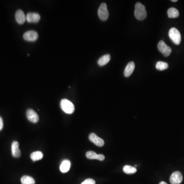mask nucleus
I'll return each instance as SVG.
<instances>
[{"label":"nucleus","instance_id":"1","mask_svg":"<svg viewBox=\"0 0 184 184\" xmlns=\"http://www.w3.org/2000/svg\"><path fill=\"white\" fill-rule=\"evenodd\" d=\"M134 16L138 20H144L147 17V12L145 7L140 2L136 3L134 10Z\"/></svg>","mask_w":184,"mask_h":184},{"label":"nucleus","instance_id":"2","mask_svg":"<svg viewBox=\"0 0 184 184\" xmlns=\"http://www.w3.org/2000/svg\"><path fill=\"white\" fill-rule=\"evenodd\" d=\"M60 107L64 113L68 114H71L74 113L75 107L72 102L66 99H63L60 101Z\"/></svg>","mask_w":184,"mask_h":184},{"label":"nucleus","instance_id":"3","mask_svg":"<svg viewBox=\"0 0 184 184\" xmlns=\"http://www.w3.org/2000/svg\"><path fill=\"white\" fill-rule=\"evenodd\" d=\"M169 36L174 44L178 45L181 41V35L180 32L176 28H171L169 31Z\"/></svg>","mask_w":184,"mask_h":184},{"label":"nucleus","instance_id":"4","mask_svg":"<svg viewBox=\"0 0 184 184\" xmlns=\"http://www.w3.org/2000/svg\"><path fill=\"white\" fill-rule=\"evenodd\" d=\"M99 17L101 20H107L109 17V11L107 10V5L106 3H103L100 5V7L98 10Z\"/></svg>","mask_w":184,"mask_h":184},{"label":"nucleus","instance_id":"5","mask_svg":"<svg viewBox=\"0 0 184 184\" xmlns=\"http://www.w3.org/2000/svg\"><path fill=\"white\" fill-rule=\"evenodd\" d=\"M158 48L159 51L164 56H168L171 54L172 50L171 48L166 44L165 43L163 40L159 41L158 45Z\"/></svg>","mask_w":184,"mask_h":184},{"label":"nucleus","instance_id":"6","mask_svg":"<svg viewBox=\"0 0 184 184\" xmlns=\"http://www.w3.org/2000/svg\"><path fill=\"white\" fill-rule=\"evenodd\" d=\"M183 175L180 171H175L171 174L170 182L171 184H180L183 181Z\"/></svg>","mask_w":184,"mask_h":184},{"label":"nucleus","instance_id":"7","mask_svg":"<svg viewBox=\"0 0 184 184\" xmlns=\"http://www.w3.org/2000/svg\"><path fill=\"white\" fill-rule=\"evenodd\" d=\"M39 35L37 32L34 30H30L25 32L23 35L25 40L29 41H34L37 40Z\"/></svg>","mask_w":184,"mask_h":184},{"label":"nucleus","instance_id":"8","mask_svg":"<svg viewBox=\"0 0 184 184\" xmlns=\"http://www.w3.org/2000/svg\"><path fill=\"white\" fill-rule=\"evenodd\" d=\"M26 115L29 121H30V122L35 123L39 121V115L32 109H28L26 111Z\"/></svg>","mask_w":184,"mask_h":184},{"label":"nucleus","instance_id":"9","mask_svg":"<svg viewBox=\"0 0 184 184\" xmlns=\"http://www.w3.org/2000/svg\"><path fill=\"white\" fill-rule=\"evenodd\" d=\"M89 138V140L97 146L102 147L104 145V140H103L102 139L98 137L94 133L90 134Z\"/></svg>","mask_w":184,"mask_h":184},{"label":"nucleus","instance_id":"10","mask_svg":"<svg viewBox=\"0 0 184 184\" xmlns=\"http://www.w3.org/2000/svg\"><path fill=\"white\" fill-rule=\"evenodd\" d=\"M26 21L29 23H37L40 21V17L36 12H29L26 15Z\"/></svg>","mask_w":184,"mask_h":184},{"label":"nucleus","instance_id":"11","mask_svg":"<svg viewBox=\"0 0 184 184\" xmlns=\"http://www.w3.org/2000/svg\"><path fill=\"white\" fill-rule=\"evenodd\" d=\"M12 154L14 158H19L21 156V152L19 149V143L14 141L12 144Z\"/></svg>","mask_w":184,"mask_h":184},{"label":"nucleus","instance_id":"12","mask_svg":"<svg viewBox=\"0 0 184 184\" xmlns=\"http://www.w3.org/2000/svg\"><path fill=\"white\" fill-rule=\"evenodd\" d=\"M15 17L16 21L19 24H23L26 20V16L25 15L24 12L21 9H19L16 12Z\"/></svg>","mask_w":184,"mask_h":184},{"label":"nucleus","instance_id":"13","mask_svg":"<svg viewBox=\"0 0 184 184\" xmlns=\"http://www.w3.org/2000/svg\"><path fill=\"white\" fill-rule=\"evenodd\" d=\"M135 68V64L133 61H131L127 64L124 70V74L126 77H130L132 74Z\"/></svg>","mask_w":184,"mask_h":184},{"label":"nucleus","instance_id":"14","mask_svg":"<svg viewBox=\"0 0 184 184\" xmlns=\"http://www.w3.org/2000/svg\"><path fill=\"white\" fill-rule=\"evenodd\" d=\"M70 166L71 163L70 161L67 160H64L60 165V171L63 173L67 172L68 171L70 170Z\"/></svg>","mask_w":184,"mask_h":184},{"label":"nucleus","instance_id":"15","mask_svg":"<svg viewBox=\"0 0 184 184\" xmlns=\"http://www.w3.org/2000/svg\"><path fill=\"white\" fill-rule=\"evenodd\" d=\"M111 60V56L110 54H106L102 56L98 60L99 66H103L107 64Z\"/></svg>","mask_w":184,"mask_h":184},{"label":"nucleus","instance_id":"16","mask_svg":"<svg viewBox=\"0 0 184 184\" xmlns=\"http://www.w3.org/2000/svg\"><path fill=\"white\" fill-rule=\"evenodd\" d=\"M167 14H168V17L169 18L173 19V18H177L179 16V12L177 9L172 7L168 10Z\"/></svg>","mask_w":184,"mask_h":184},{"label":"nucleus","instance_id":"17","mask_svg":"<svg viewBox=\"0 0 184 184\" xmlns=\"http://www.w3.org/2000/svg\"><path fill=\"white\" fill-rule=\"evenodd\" d=\"M43 154L41 151H37L33 152L30 155V158L33 161H37L43 158Z\"/></svg>","mask_w":184,"mask_h":184},{"label":"nucleus","instance_id":"18","mask_svg":"<svg viewBox=\"0 0 184 184\" xmlns=\"http://www.w3.org/2000/svg\"><path fill=\"white\" fill-rule=\"evenodd\" d=\"M21 181L22 184H35V183L34 178L28 176H23Z\"/></svg>","mask_w":184,"mask_h":184},{"label":"nucleus","instance_id":"19","mask_svg":"<svg viewBox=\"0 0 184 184\" xmlns=\"http://www.w3.org/2000/svg\"><path fill=\"white\" fill-rule=\"evenodd\" d=\"M123 170L124 173L127 174H134L137 172V169L135 167L130 165L125 166L123 168Z\"/></svg>","mask_w":184,"mask_h":184},{"label":"nucleus","instance_id":"20","mask_svg":"<svg viewBox=\"0 0 184 184\" xmlns=\"http://www.w3.org/2000/svg\"><path fill=\"white\" fill-rule=\"evenodd\" d=\"M156 68L159 71H163L168 68V64L167 63L163 61H158L156 66Z\"/></svg>","mask_w":184,"mask_h":184},{"label":"nucleus","instance_id":"21","mask_svg":"<svg viewBox=\"0 0 184 184\" xmlns=\"http://www.w3.org/2000/svg\"><path fill=\"white\" fill-rule=\"evenodd\" d=\"M97 155L95 152L93 151H87L86 153V157L90 160H97Z\"/></svg>","mask_w":184,"mask_h":184},{"label":"nucleus","instance_id":"22","mask_svg":"<svg viewBox=\"0 0 184 184\" xmlns=\"http://www.w3.org/2000/svg\"><path fill=\"white\" fill-rule=\"evenodd\" d=\"M81 184H96L95 181L92 178H87Z\"/></svg>","mask_w":184,"mask_h":184},{"label":"nucleus","instance_id":"23","mask_svg":"<svg viewBox=\"0 0 184 184\" xmlns=\"http://www.w3.org/2000/svg\"><path fill=\"white\" fill-rule=\"evenodd\" d=\"M105 159V157L103 154H99L97 155V160L99 161H103Z\"/></svg>","mask_w":184,"mask_h":184},{"label":"nucleus","instance_id":"24","mask_svg":"<svg viewBox=\"0 0 184 184\" xmlns=\"http://www.w3.org/2000/svg\"><path fill=\"white\" fill-rule=\"evenodd\" d=\"M3 128V119L0 116V131Z\"/></svg>","mask_w":184,"mask_h":184},{"label":"nucleus","instance_id":"25","mask_svg":"<svg viewBox=\"0 0 184 184\" xmlns=\"http://www.w3.org/2000/svg\"><path fill=\"white\" fill-rule=\"evenodd\" d=\"M167 184V183L165 182H160V184Z\"/></svg>","mask_w":184,"mask_h":184},{"label":"nucleus","instance_id":"26","mask_svg":"<svg viewBox=\"0 0 184 184\" xmlns=\"http://www.w3.org/2000/svg\"><path fill=\"white\" fill-rule=\"evenodd\" d=\"M171 1L173 2H177V0H172Z\"/></svg>","mask_w":184,"mask_h":184}]
</instances>
